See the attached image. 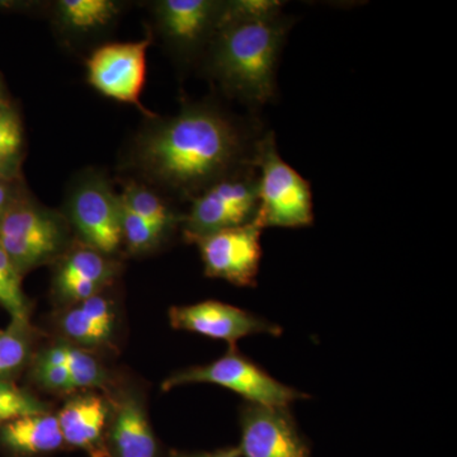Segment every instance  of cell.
<instances>
[{
  "mask_svg": "<svg viewBox=\"0 0 457 457\" xmlns=\"http://www.w3.org/2000/svg\"><path fill=\"white\" fill-rule=\"evenodd\" d=\"M264 132L212 102L185 104L174 116H154L137 134L129 161L156 191L182 200L254 165ZM139 180V179H137Z\"/></svg>",
  "mask_w": 457,
  "mask_h": 457,
  "instance_id": "cell-1",
  "label": "cell"
},
{
  "mask_svg": "<svg viewBox=\"0 0 457 457\" xmlns=\"http://www.w3.org/2000/svg\"><path fill=\"white\" fill-rule=\"evenodd\" d=\"M293 21L284 13L266 18L221 20L207 45V74L231 97L251 106L276 96V71Z\"/></svg>",
  "mask_w": 457,
  "mask_h": 457,
  "instance_id": "cell-2",
  "label": "cell"
},
{
  "mask_svg": "<svg viewBox=\"0 0 457 457\" xmlns=\"http://www.w3.org/2000/svg\"><path fill=\"white\" fill-rule=\"evenodd\" d=\"M0 245L23 278L64 253L71 245L68 220L25 189L0 218Z\"/></svg>",
  "mask_w": 457,
  "mask_h": 457,
  "instance_id": "cell-3",
  "label": "cell"
},
{
  "mask_svg": "<svg viewBox=\"0 0 457 457\" xmlns=\"http://www.w3.org/2000/svg\"><path fill=\"white\" fill-rule=\"evenodd\" d=\"M254 165L258 171V210L262 228L311 227L314 221L311 183L281 158L272 131L264 132Z\"/></svg>",
  "mask_w": 457,
  "mask_h": 457,
  "instance_id": "cell-4",
  "label": "cell"
},
{
  "mask_svg": "<svg viewBox=\"0 0 457 457\" xmlns=\"http://www.w3.org/2000/svg\"><path fill=\"white\" fill-rule=\"evenodd\" d=\"M188 384H212L225 387L245 398L248 404L288 408L300 399H309L305 393L276 380L253 361L246 359L237 345L228 347L220 359L203 366H194L176 372L164 380V392Z\"/></svg>",
  "mask_w": 457,
  "mask_h": 457,
  "instance_id": "cell-5",
  "label": "cell"
},
{
  "mask_svg": "<svg viewBox=\"0 0 457 457\" xmlns=\"http://www.w3.org/2000/svg\"><path fill=\"white\" fill-rule=\"evenodd\" d=\"M258 171L255 165L213 183L191 201L183 215V237L187 242L224 228L253 221L258 210Z\"/></svg>",
  "mask_w": 457,
  "mask_h": 457,
  "instance_id": "cell-6",
  "label": "cell"
},
{
  "mask_svg": "<svg viewBox=\"0 0 457 457\" xmlns=\"http://www.w3.org/2000/svg\"><path fill=\"white\" fill-rule=\"evenodd\" d=\"M122 204L110 179L88 170L74 180L66 198V220L77 230L80 242L113 257L122 245Z\"/></svg>",
  "mask_w": 457,
  "mask_h": 457,
  "instance_id": "cell-7",
  "label": "cell"
},
{
  "mask_svg": "<svg viewBox=\"0 0 457 457\" xmlns=\"http://www.w3.org/2000/svg\"><path fill=\"white\" fill-rule=\"evenodd\" d=\"M153 42L147 31L139 41L111 42L93 50L86 60L87 80L104 97L139 108L147 119L154 114L140 102L146 82V54Z\"/></svg>",
  "mask_w": 457,
  "mask_h": 457,
  "instance_id": "cell-8",
  "label": "cell"
},
{
  "mask_svg": "<svg viewBox=\"0 0 457 457\" xmlns=\"http://www.w3.org/2000/svg\"><path fill=\"white\" fill-rule=\"evenodd\" d=\"M262 231L253 220L192 240L200 251L204 275L242 287L255 286L262 260Z\"/></svg>",
  "mask_w": 457,
  "mask_h": 457,
  "instance_id": "cell-9",
  "label": "cell"
},
{
  "mask_svg": "<svg viewBox=\"0 0 457 457\" xmlns=\"http://www.w3.org/2000/svg\"><path fill=\"white\" fill-rule=\"evenodd\" d=\"M237 449L240 457H312L288 408L245 405Z\"/></svg>",
  "mask_w": 457,
  "mask_h": 457,
  "instance_id": "cell-10",
  "label": "cell"
},
{
  "mask_svg": "<svg viewBox=\"0 0 457 457\" xmlns=\"http://www.w3.org/2000/svg\"><path fill=\"white\" fill-rule=\"evenodd\" d=\"M168 317L174 329L219 339L228 343L230 347L249 336L282 335V328L278 324L270 323L245 309L216 300L173 306L170 309Z\"/></svg>",
  "mask_w": 457,
  "mask_h": 457,
  "instance_id": "cell-11",
  "label": "cell"
},
{
  "mask_svg": "<svg viewBox=\"0 0 457 457\" xmlns=\"http://www.w3.org/2000/svg\"><path fill=\"white\" fill-rule=\"evenodd\" d=\"M222 8L215 0H162L154 4L156 26L177 55L192 59L212 41Z\"/></svg>",
  "mask_w": 457,
  "mask_h": 457,
  "instance_id": "cell-12",
  "label": "cell"
},
{
  "mask_svg": "<svg viewBox=\"0 0 457 457\" xmlns=\"http://www.w3.org/2000/svg\"><path fill=\"white\" fill-rule=\"evenodd\" d=\"M56 261L54 295L68 306L104 293L121 270L113 257L84 245L79 239L71 243Z\"/></svg>",
  "mask_w": 457,
  "mask_h": 457,
  "instance_id": "cell-13",
  "label": "cell"
},
{
  "mask_svg": "<svg viewBox=\"0 0 457 457\" xmlns=\"http://www.w3.org/2000/svg\"><path fill=\"white\" fill-rule=\"evenodd\" d=\"M104 442L106 457H161L145 407L134 394L121 396L110 408Z\"/></svg>",
  "mask_w": 457,
  "mask_h": 457,
  "instance_id": "cell-14",
  "label": "cell"
},
{
  "mask_svg": "<svg viewBox=\"0 0 457 457\" xmlns=\"http://www.w3.org/2000/svg\"><path fill=\"white\" fill-rule=\"evenodd\" d=\"M108 417L110 407L106 400L95 394L69 400L56 416L66 446L89 453L101 449Z\"/></svg>",
  "mask_w": 457,
  "mask_h": 457,
  "instance_id": "cell-15",
  "label": "cell"
},
{
  "mask_svg": "<svg viewBox=\"0 0 457 457\" xmlns=\"http://www.w3.org/2000/svg\"><path fill=\"white\" fill-rule=\"evenodd\" d=\"M0 445L21 457L50 455L65 446L57 418L49 411L16 418L0 427Z\"/></svg>",
  "mask_w": 457,
  "mask_h": 457,
  "instance_id": "cell-16",
  "label": "cell"
},
{
  "mask_svg": "<svg viewBox=\"0 0 457 457\" xmlns=\"http://www.w3.org/2000/svg\"><path fill=\"white\" fill-rule=\"evenodd\" d=\"M121 4L113 0H60L55 3L57 25L69 33L104 29L119 16Z\"/></svg>",
  "mask_w": 457,
  "mask_h": 457,
  "instance_id": "cell-17",
  "label": "cell"
},
{
  "mask_svg": "<svg viewBox=\"0 0 457 457\" xmlns=\"http://www.w3.org/2000/svg\"><path fill=\"white\" fill-rule=\"evenodd\" d=\"M120 198L131 212L165 234H170L179 224L182 225L183 215L177 212L156 189L140 180H126Z\"/></svg>",
  "mask_w": 457,
  "mask_h": 457,
  "instance_id": "cell-18",
  "label": "cell"
},
{
  "mask_svg": "<svg viewBox=\"0 0 457 457\" xmlns=\"http://www.w3.org/2000/svg\"><path fill=\"white\" fill-rule=\"evenodd\" d=\"M29 320L12 319L5 329L0 330V383H9L27 363L31 354Z\"/></svg>",
  "mask_w": 457,
  "mask_h": 457,
  "instance_id": "cell-19",
  "label": "cell"
},
{
  "mask_svg": "<svg viewBox=\"0 0 457 457\" xmlns=\"http://www.w3.org/2000/svg\"><path fill=\"white\" fill-rule=\"evenodd\" d=\"M25 152V130L12 102L0 107V173L21 174Z\"/></svg>",
  "mask_w": 457,
  "mask_h": 457,
  "instance_id": "cell-20",
  "label": "cell"
},
{
  "mask_svg": "<svg viewBox=\"0 0 457 457\" xmlns=\"http://www.w3.org/2000/svg\"><path fill=\"white\" fill-rule=\"evenodd\" d=\"M59 327L62 335L78 345V347H97L110 341L112 333L98 326L83 311L79 303L69 306L68 311L59 319Z\"/></svg>",
  "mask_w": 457,
  "mask_h": 457,
  "instance_id": "cell-21",
  "label": "cell"
},
{
  "mask_svg": "<svg viewBox=\"0 0 457 457\" xmlns=\"http://www.w3.org/2000/svg\"><path fill=\"white\" fill-rule=\"evenodd\" d=\"M121 204V237L126 249L131 254H143L158 248L168 234Z\"/></svg>",
  "mask_w": 457,
  "mask_h": 457,
  "instance_id": "cell-22",
  "label": "cell"
},
{
  "mask_svg": "<svg viewBox=\"0 0 457 457\" xmlns=\"http://www.w3.org/2000/svg\"><path fill=\"white\" fill-rule=\"evenodd\" d=\"M22 278L0 245V306L12 319L29 320V302L23 293Z\"/></svg>",
  "mask_w": 457,
  "mask_h": 457,
  "instance_id": "cell-23",
  "label": "cell"
},
{
  "mask_svg": "<svg viewBox=\"0 0 457 457\" xmlns=\"http://www.w3.org/2000/svg\"><path fill=\"white\" fill-rule=\"evenodd\" d=\"M66 370L71 376V389H93L106 383V372L101 362L78 345H68Z\"/></svg>",
  "mask_w": 457,
  "mask_h": 457,
  "instance_id": "cell-24",
  "label": "cell"
},
{
  "mask_svg": "<svg viewBox=\"0 0 457 457\" xmlns=\"http://www.w3.org/2000/svg\"><path fill=\"white\" fill-rule=\"evenodd\" d=\"M47 413L46 405L11 383H0V427L16 418Z\"/></svg>",
  "mask_w": 457,
  "mask_h": 457,
  "instance_id": "cell-25",
  "label": "cell"
},
{
  "mask_svg": "<svg viewBox=\"0 0 457 457\" xmlns=\"http://www.w3.org/2000/svg\"><path fill=\"white\" fill-rule=\"evenodd\" d=\"M284 3L278 0H233L224 2L221 20L233 18H266L282 14Z\"/></svg>",
  "mask_w": 457,
  "mask_h": 457,
  "instance_id": "cell-26",
  "label": "cell"
},
{
  "mask_svg": "<svg viewBox=\"0 0 457 457\" xmlns=\"http://www.w3.org/2000/svg\"><path fill=\"white\" fill-rule=\"evenodd\" d=\"M33 378H35L36 383L49 392L62 393L73 390L68 370L62 366H49L36 362Z\"/></svg>",
  "mask_w": 457,
  "mask_h": 457,
  "instance_id": "cell-27",
  "label": "cell"
},
{
  "mask_svg": "<svg viewBox=\"0 0 457 457\" xmlns=\"http://www.w3.org/2000/svg\"><path fill=\"white\" fill-rule=\"evenodd\" d=\"M25 189L22 174L0 173V218Z\"/></svg>",
  "mask_w": 457,
  "mask_h": 457,
  "instance_id": "cell-28",
  "label": "cell"
},
{
  "mask_svg": "<svg viewBox=\"0 0 457 457\" xmlns=\"http://www.w3.org/2000/svg\"><path fill=\"white\" fill-rule=\"evenodd\" d=\"M170 457H240L237 447H228L212 451V453H182V451H171Z\"/></svg>",
  "mask_w": 457,
  "mask_h": 457,
  "instance_id": "cell-29",
  "label": "cell"
},
{
  "mask_svg": "<svg viewBox=\"0 0 457 457\" xmlns=\"http://www.w3.org/2000/svg\"><path fill=\"white\" fill-rule=\"evenodd\" d=\"M8 102H11V99L8 97L4 83H3L2 77H0V107H2L3 104H8Z\"/></svg>",
  "mask_w": 457,
  "mask_h": 457,
  "instance_id": "cell-30",
  "label": "cell"
},
{
  "mask_svg": "<svg viewBox=\"0 0 457 457\" xmlns=\"http://www.w3.org/2000/svg\"><path fill=\"white\" fill-rule=\"evenodd\" d=\"M90 457H106V455H104V450L101 447V449L90 451Z\"/></svg>",
  "mask_w": 457,
  "mask_h": 457,
  "instance_id": "cell-31",
  "label": "cell"
}]
</instances>
